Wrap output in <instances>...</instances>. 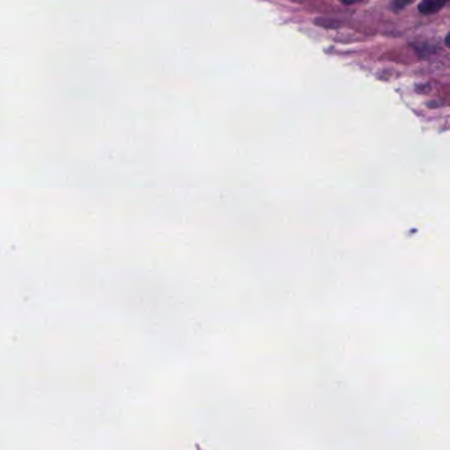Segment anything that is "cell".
Here are the masks:
<instances>
[{
  "label": "cell",
  "mask_w": 450,
  "mask_h": 450,
  "mask_svg": "<svg viewBox=\"0 0 450 450\" xmlns=\"http://www.w3.org/2000/svg\"><path fill=\"white\" fill-rule=\"evenodd\" d=\"M448 1L450 0H423L418 5V10L421 14L429 15V14H434V12L440 11Z\"/></svg>",
  "instance_id": "6da1fadb"
},
{
  "label": "cell",
  "mask_w": 450,
  "mask_h": 450,
  "mask_svg": "<svg viewBox=\"0 0 450 450\" xmlns=\"http://www.w3.org/2000/svg\"><path fill=\"white\" fill-rule=\"evenodd\" d=\"M414 1H415V0H392V7H394V10L400 11V10L405 8L407 5L412 4Z\"/></svg>",
  "instance_id": "7a4b0ae2"
},
{
  "label": "cell",
  "mask_w": 450,
  "mask_h": 450,
  "mask_svg": "<svg viewBox=\"0 0 450 450\" xmlns=\"http://www.w3.org/2000/svg\"><path fill=\"white\" fill-rule=\"evenodd\" d=\"M447 45L450 48V34H448V37H447Z\"/></svg>",
  "instance_id": "3957f363"
}]
</instances>
